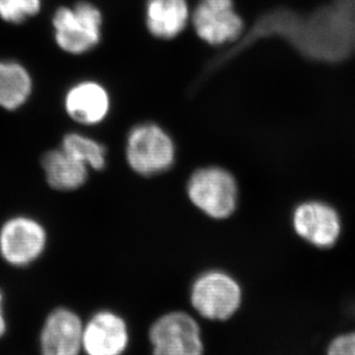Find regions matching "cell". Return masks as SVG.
I'll return each mask as SVG.
<instances>
[{"mask_svg":"<svg viewBox=\"0 0 355 355\" xmlns=\"http://www.w3.org/2000/svg\"><path fill=\"white\" fill-rule=\"evenodd\" d=\"M262 28L287 38L302 55L318 62H342L355 52L352 33L334 3L308 17L278 10L268 15Z\"/></svg>","mask_w":355,"mask_h":355,"instance_id":"6da1fadb","label":"cell"},{"mask_svg":"<svg viewBox=\"0 0 355 355\" xmlns=\"http://www.w3.org/2000/svg\"><path fill=\"white\" fill-rule=\"evenodd\" d=\"M52 26L58 48L69 55L87 53L102 40V12L88 1L58 8L52 17Z\"/></svg>","mask_w":355,"mask_h":355,"instance_id":"5b68a950","label":"cell"},{"mask_svg":"<svg viewBox=\"0 0 355 355\" xmlns=\"http://www.w3.org/2000/svg\"><path fill=\"white\" fill-rule=\"evenodd\" d=\"M245 304V288L238 277L223 268L202 270L188 288V307L207 323H226Z\"/></svg>","mask_w":355,"mask_h":355,"instance_id":"7a4b0ae2","label":"cell"},{"mask_svg":"<svg viewBox=\"0 0 355 355\" xmlns=\"http://www.w3.org/2000/svg\"><path fill=\"white\" fill-rule=\"evenodd\" d=\"M62 148L89 168L101 171L106 165V148L98 141L80 133L66 134Z\"/></svg>","mask_w":355,"mask_h":355,"instance_id":"2e32d148","label":"cell"},{"mask_svg":"<svg viewBox=\"0 0 355 355\" xmlns=\"http://www.w3.org/2000/svg\"><path fill=\"white\" fill-rule=\"evenodd\" d=\"M42 0H0V19L22 24L41 10Z\"/></svg>","mask_w":355,"mask_h":355,"instance_id":"e0dca14e","label":"cell"},{"mask_svg":"<svg viewBox=\"0 0 355 355\" xmlns=\"http://www.w3.org/2000/svg\"><path fill=\"white\" fill-rule=\"evenodd\" d=\"M191 19L198 38L215 46L236 41L245 27L233 0H200Z\"/></svg>","mask_w":355,"mask_h":355,"instance_id":"30bf717a","label":"cell"},{"mask_svg":"<svg viewBox=\"0 0 355 355\" xmlns=\"http://www.w3.org/2000/svg\"><path fill=\"white\" fill-rule=\"evenodd\" d=\"M294 232L311 246L328 250L335 246L342 232L340 218L335 209L322 202L297 205L292 217Z\"/></svg>","mask_w":355,"mask_h":355,"instance_id":"8fae6325","label":"cell"},{"mask_svg":"<svg viewBox=\"0 0 355 355\" xmlns=\"http://www.w3.org/2000/svg\"><path fill=\"white\" fill-rule=\"evenodd\" d=\"M42 168L49 186L59 191H72L83 187L88 179L89 168L62 148L45 153Z\"/></svg>","mask_w":355,"mask_h":355,"instance_id":"5bb4252c","label":"cell"},{"mask_svg":"<svg viewBox=\"0 0 355 355\" xmlns=\"http://www.w3.org/2000/svg\"><path fill=\"white\" fill-rule=\"evenodd\" d=\"M327 355H355V331L344 332L332 338Z\"/></svg>","mask_w":355,"mask_h":355,"instance_id":"ac0fdd59","label":"cell"},{"mask_svg":"<svg viewBox=\"0 0 355 355\" xmlns=\"http://www.w3.org/2000/svg\"><path fill=\"white\" fill-rule=\"evenodd\" d=\"M125 155L137 175L153 177L168 171L175 163V142L157 123H140L128 133Z\"/></svg>","mask_w":355,"mask_h":355,"instance_id":"8992f818","label":"cell"},{"mask_svg":"<svg viewBox=\"0 0 355 355\" xmlns=\"http://www.w3.org/2000/svg\"><path fill=\"white\" fill-rule=\"evenodd\" d=\"M130 344V322L120 311L98 308L85 320L83 355H126Z\"/></svg>","mask_w":355,"mask_h":355,"instance_id":"ba28073f","label":"cell"},{"mask_svg":"<svg viewBox=\"0 0 355 355\" xmlns=\"http://www.w3.org/2000/svg\"><path fill=\"white\" fill-rule=\"evenodd\" d=\"M7 331V320L5 315V308H3V293L0 290V338H3V335Z\"/></svg>","mask_w":355,"mask_h":355,"instance_id":"ffe728a7","label":"cell"},{"mask_svg":"<svg viewBox=\"0 0 355 355\" xmlns=\"http://www.w3.org/2000/svg\"><path fill=\"white\" fill-rule=\"evenodd\" d=\"M83 329L85 318L73 308H53L40 330V354L83 355Z\"/></svg>","mask_w":355,"mask_h":355,"instance_id":"9c48e42d","label":"cell"},{"mask_svg":"<svg viewBox=\"0 0 355 355\" xmlns=\"http://www.w3.org/2000/svg\"><path fill=\"white\" fill-rule=\"evenodd\" d=\"M332 3L349 26L355 43V0H334Z\"/></svg>","mask_w":355,"mask_h":355,"instance_id":"d6986e66","label":"cell"},{"mask_svg":"<svg viewBox=\"0 0 355 355\" xmlns=\"http://www.w3.org/2000/svg\"><path fill=\"white\" fill-rule=\"evenodd\" d=\"M49 232L38 219L17 215L0 225V257L13 268H27L48 250Z\"/></svg>","mask_w":355,"mask_h":355,"instance_id":"52a82bcc","label":"cell"},{"mask_svg":"<svg viewBox=\"0 0 355 355\" xmlns=\"http://www.w3.org/2000/svg\"><path fill=\"white\" fill-rule=\"evenodd\" d=\"M150 355H205V328L200 318L186 308L158 315L147 331Z\"/></svg>","mask_w":355,"mask_h":355,"instance_id":"3957f363","label":"cell"},{"mask_svg":"<svg viewBox=\"0 0 355 355\" xmlns=\"http://www.w3.org/2000/svg\"><path fill=\"white\" fill-rule=\"evenodd\" d=\"M238 194L236 178L219 166L198 168L187 182L191 205L214 220H225L236 212Z\"/></svg>","mask_w":355,"mask_h":355,"instance_id":"277c9868","label":"cell"},{"mask_svg":"<svg viewBox=\"0 0 355 355\" xmlns=\"http://www.w3.org/2000/svg\"><path fill=\"white\" fill-rule=\"evenodd\" d=\"M31 73L24 65L0 60V107L7 111L20 109L33 92Z\"/></svg>","mask_w":355,"mask_h":355,"instance_id":"9a60e30c","label":"cell"},{"mask_svg":"<svg viewBox=\"0 0 355 355\" xmlns=\"http://www.w3.org/2000/svg\"><path fill=\"white\" fill-rule=\"evenodd\" d=\"M71 119L85 126H95L105 120L111 99L105 87L96 81H81L71 87L64 99Z\"/></svg>","mask_w":355,"mask_h":355,"instance_id":"7c38bea8","label":"cell"},{"mask_svg":"<svg viewBox=\"0 0 355 355\" xmlns=\"http://www.w3.org/2000/svg\"><path fill=\"white\" fill-rule=\"evenodd\" d=\"M189 19L187 0H148L146 3V26L154 37H178L187 27Z\"/></svg>","mask_w":355,"mask_h":355,"instance_id":"4fadbf2b","label":"cell"}]
</instances>
